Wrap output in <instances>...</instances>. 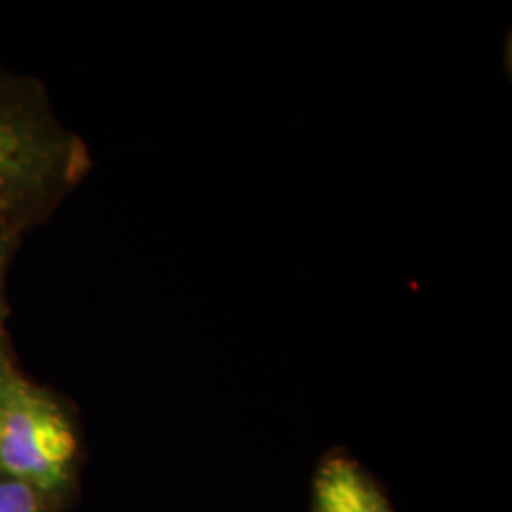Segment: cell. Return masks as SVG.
I'll return each instance as SVG.
<instances>
[{
    "label": "cell",
    "mask_w": 512,
    "mask_h": 512,
    "mask_svg": "<svg viewBox=\"0 0 512 512\" xmlns=\"http://www.w3.org/2000/svg\"><path fill=\"white\" fill-rule=\"evenodd\" d=\"M6 365V359H4V344H2V332H0V368H4Z\"/></svg>",
    "instance_id": "5"
},
{
    "label": "cell",
    "mask_w": 512,
    "mask_h": 512,
    "mask_svg": "<svg viewBox=\"0 0 512 512\" xmlns=\"http://www.w3.org/2000/svg\"><path fill=\"white\" fill-rule=\"evenodd\" d=\"M0 311H2V306H0Z\"/></svg>",
    "instance_id": "6"
},
{
    "label": "cell",
    "mask_w": 512,
    "mask_h": 512,
    "mask_svg": "<svg viewBox=\"0 0 512 512\" xmlns=\"http://www.w3.org/2000/svg\"><path fill=\"white\" fill-rule=\"evenodd\" d=\"M46 499L35 486L0 475V512H48Z\"/></svg>",
    "instance_id": "3"
},
{
    "label": "cell",
    "mask_w": 512,
    "mask_h": 512,
    "mask_svg": "<svg viewBox=\"0 0 512 512\" xmlns=\"http://www.w3.org/2000/svg\"><path fill=\"white\" fill-rule=\"evenodd\" d=\"M76 452V433L63 410L18 378L0 418V475L54 495L69 484Z\"/></svg>",
    "instance_id": "1"
},
{
    "label": "cell",
    "mask_w": 512,
    "mask_h": 512,
    "mask_svg": "<svg viewBox=\"0 0 512 512\" xmlns=\"http://www.w3.org/2000/svg\"><path fill=\"white\" fill-rule=\"evenodd\" d=\"M311 512L397 511L363 463L344 450H332L313 475Z\"/></svg>",
    "instance_id": "2"
},
{
    "label": "cell",
    "mask_w": 512,
    "mask_h": 512,
    "mask_svg": "<svg viewBox=\"0 0 512 512\" xmlns=\"http://www.w3.org/2000/svg\"><path fill=\"white\" fill-rule=\"evenodd\" d=\"M16 380H18V376L8 366L0 368V418H2V412L6 408L8 397L12 393V387L16 384Z\"/></svg>",
    "instance_id": "4"
}]
</instances>
